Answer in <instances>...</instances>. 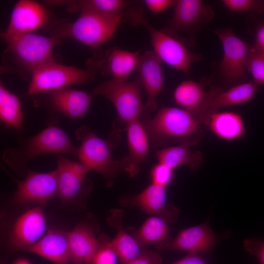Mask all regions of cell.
<instances>
[{
  "label": "cell",
  "instance_id": "cell-3",
  "mask_svg": "<svg viewBox=\"0 0 264 264\" xmlns=\"http://www.w3.org/2000/svg\"><path fill=\"white\" fill-rule=\"evenodd\" d=\"M75 146L61 128L50 124L37 134L28 137L21 136L17 147L4 151L2 159L16 172L24 174L30 161L39 156L51 154L78 156Z\"/></svg>",
  "mask_w": 264,
  "mask_h": 264
},
{
  "label": "cell",
  "instance_id": "cell-37",
  "mask_svg": "<svg viewBox=\"0 0 264 264\" xmlns=\"http://www.w3.org/2000/svg\"><path fill=\"white\" fill-rule=\"evenodd\" d=\"M176 0H145L144 3L152 12L158 13L175 5Z\"/></svg>",
  "mask_w": 264,
  "mask_h": 264
},
{
  "label": "cell",
  "instance_id": "cell-19",
  "mask_svg": "<svg viewBox=\"0 0 264 264\" xmlns=\"http://www.w3.org/2000/svg\"><path fill=\"white\" fill-rule=\"evenodd\" d=\"M140 56L138 52L114 47L108 50L102 59L94 61L99 72L103 75H110L113 80L126 82L130 75L136 70Z\"/></svg>",
  "mask_w": 264,
  "mask_h": 264
},
{
  "label": "cell",
  "instance_id": "cell-1",
  "mask_svg": "<svg viewBox=\"0 0 264 264\" xmlns=\"http://www.w3.org/2000/svg\"><path fill=\"white\" fill-rule=\"evenodd\" d=\"M142 122L153 148H163L173 143L194 146L202 136V123L182 108L162 107L153 118Z\"/></svg>",
  "mask_w": 264,
  "mask_h": 264
},
{
  "label": "cell",
  "instance_id": "cell-15",
  "mask_svg": "<svg viewBox=\"0 0 264 264\" xmlns=\"http://www.w3.org/2000/svg\"><path fill=\"white\" fill-rule=\"evenodd\" d=\"M218 240L208 221L180 231L174 239L158 248L184 251L188 253L207 252L213 248Z\"/></svg>",
  "mask_w": 264,
  "mask_h": 264
},
{
  "label": "cell",
  "instance_id": "cell-4",
  "mask_svg": "<svg viewBox=\"0 0 264 264\" xmlns=\"http://www.w3.org/2000/svg\"><path fill=\"white\" fill-rule=\"evenodd\" d=\"M75 135L80 141L77 157L90 171L100 174L111 185L113 179L123 169L120 159L115 160L112 151L119 144L120 136L118 130L113 127L107 139L97 135L86 126L78 128Z\"/></svg>",
  "mask_w": 264,
  "mask_h": 264
},
{
  "label": "cell",
  "instance_id": "cell-5",
  "mask_svg": "<svg viewBox=\"0 0 264 264\" xmlns=\"http://www.w3.org/2000/svg\"><path fill=\"white\" fill-rule=\"evenodd\" d=\"M80 12L75 21L59 24L53 36L60 40L73 39L96 49L112 37L124 19V16L110 17L88 10Z\"/></svg>",
  "mask_w": 264,
  "mask_h": 264
},
{
  "label": "cell",
  "instance_id": "cell-36",
  "mask_svg": "<svg viewBox=\"0 0 264 264\" xmlns=\"http://www.w3.org/2000/svg\"><path fill=\"white\" fill-rule=\"evenodd\" d=\"M162 259L159 253L154 251L146 250L135 259L125 264H161Z\"/></svg>",
  "mask_w": 264,
  "mask_h": 264
},
{
  "label": "cell",
  "instance_id": "cell-21",
  "mask_svg": "<svg viewBox=\"0 0 264 264\" xmlns=\"http://www.w3.org/2000/svg\"><path fill=\"white\" fill-rule=\"evenodd\" d=\"M166 188L152 183L132 201L145 212L157 216L167 222H172L177 218L179 210L172 204H166Z\"/></svg>",
  "mask_w": 264,
  "mask_h": 264
},
{
  "label": "cell",
  "instance_id": "cell-41",
  "mask_svg": "<svg viewBox=\"0 0 264 264\" xmlns=\"http://www.w3.org/2000/svg\"></svg>",
  "mask_w": 264,
  "mask_h": 264
},
{
  "label": "cell",
  "instance_id": "cell-14",
  "mask_svg": "<svg viewBox=\"0 0 264 264\" xmlns=\"http://www.w3.org/2000/svg\"><path fill=\"white\" fill-rule=\"evenodd\" d=\"M161 63L153 50H147L141 55L136 70L146 94L145 108L150 111L156 110L157 97L164 88Z\"/></svg>",
  "mask_w": 264,
  "mask_h": 264
},
{
  "label": "cell",
  "instance_id": "cell-17",
  "mask_svg": "<svg viewBox=\"0 0 264 264\" xmlns=\"http://www.w3.org/2000/svg\"><path fill=\"white\" fill-rule=\"evenodd\" d=\"M126 130L129 153L121 160L123 170L132 177L138 173L140 165L146 161L150 143L140 118L127 123Z\"/></svg>",
  "mask_w": 264,
  "mask_h": 264
},
{
  "label": "cell",
  "instance_id": "cell-20",
  "mask_svg": "<svg viewBox=\"0 0 264 264\" xmlns=\"http://www.w3.org/2000/svg\"><path fill=\"white\" fill-rule=\"evenodd\" d=\"M22 250L35 254L56 264H67L71 261L68 232L63 231H48L38 242Z\"/></svg>",
  "mask_w": 264,
  "mask_h": 264
},
{
  "label": "cell",
  "instance_id": "cell-24",
  "mask_svg": "<svg viewBox=\"0 0 264 264\" xmlns=\"http://www.w3.org/2000/svg\"><path fill=\"white\" fill-rule=\"evenodd\" d=\"M259 85L253 81L237 85L226 91L214 88L209 103V115L219 108L250 101Z\"/></svg>",
  "mask_w": 264,
  "mask_h": 264
},
{
  "label": "cell",
  "instance_id": "cell-29",
  "mask_svg": "<svg viewBox=\"0 0 264 264\" xmlns=\"http://www.w3.org/2000/svg\"><path fill=\"white\" fill-rule=\"evenodd\" d=\"M169 232L165 220L157 216L152 217L143 222L136 233L135 239L140 245L152 243L159 245L168 239Z\"/></svg>",
  "mask_w": 264,
  "mask_h": 264
},
{
  "label": "cell",
  "instance_id": "cell-9",
  "mask_svg": "<svg viewBox=\"0 0 264 264\" xmlns=\"http://www.w3.org/2000/svg\"><path fill=\"white\" fill-rule=\"evenodd\" d=\"M212 31L220 39L223 48L220 65V73L229 83L241 82L247 72V63L252 47L240 38L230 27Z\"/></svg>",
  "mask_w": 264,
  "mask_h": 264
},
{
  "label": "cell",
  "instance_id": "cell-10",
  "mask_svg": "<svg viewBox=\"0 0 264 264\" xmlns=\"http://www.w3.org/2000/svg\"><path fill=\"white\" fill-rule=\"evenodd\" d=\"M174 5L172 17L162 29L174 35L195 32L215 17L212 7L200 0H177Z\"/></svg>",
  "mask_w": 264,
  "mask_h": 264
},
{
  "label": "cell",
  "instance_id": "cell-39",
  "mask_svg": "<svg viewBox=\"0 0 264 264\" xmlns=\"http://www.w3.org/2000/svg\"><path fill=\"white\" fill-rule=\"evenodd\" d=\"M171 264H208L198 253H188L181 259Z\"/></svg>",
  "mask_w": 264,
  "mask_h": 264
},
{
  "label": "cell",
  "instance_id": "cell-25",
  "mask_svg": "<svg viewBox=\"0 0 264 264\" xmlns=\"http://www.w3.org/2000/svg\"><path fill=\"white\" fill-rule=\"evenodd\" d=\"M192 147L188 144H181L163 148L157 151L155 156L158 162L172 169L186 165L195 171L203 163V159L200 152L191 150Z\"/></svg>",
  "mask_w": 264,
  "mask_h": 264
},
{
  "label": "cell",
  "instance_id": "cell-8",
  "mask_svg": "<svg viewBox=\"0 0 264 264\" xmlns=\"http://www.w3.org/2000/svg\"><path fill=\"white\" fill-rule=\"evenodd\" d=\"M141 83L137 76L129 82H118L112 79L101 83L93 90L92 95H101L113 105L119 118L127 124L142 114Z\"/></svg>",
  "mask_w": 264,
  "mask_h": 264
},
{
  "label": "cell",
  "instance_id": "cell-18",
  "mask_svg": "<svg viewBox=\"0 0 264 264\" xmlns=\"http://www.w3.org/2000/svg\"><path fill=\"white\" fill-rule=\"evenodd\" d=\"M46 221L40 207L27 210L16 220L12 233V241L20 250L38 242L44 235Z\"/></svg>",
  "mask_w": 264,
  "mask_h": 264
},
{
  "label": "cell",
  "instance_id": "cell-33",
  "mask_svg": "<svg viewBox=\"0 0 264 264\" xmlns=\"http://www.w3.org/2000/svg\"><path fill=\"white\" fill-rule=\"evenodd\" d=\"M174 170L158 162L152 168L151 171L152 183L166 188L174 179Z\"/></svg>",
  "mask_w": 264,
  "mask_h": 264
},
{
  "label": "cell",
  "instance_id": "cell-6",
  "mask_svg": "<svg viewBox=\"0 0 264 264\" xmlns=\"http://www.w3.org/2000/svg\"><path fill=\"white\" fill-rule=\"evenodd\" d=\"M132 25H140L149 32L153 51L162 62L187 73L191 66L202 56L191 51L176 35L154 28L147 20L142 11L130 9L126 12Z\"/></svg>",
  "mask_w": 264,
  "mask_h": 264
},
{
  "label": "cell",
  "instance_id": "cell-40",
  "mask_svg": "<svg viewBox=\"0 0 264 264\" xmlns=\"http://www.w3.org/2000/svg\"><path fill=\"white\" fill-rule=\"evenodd\" d=\"M14 264H31L29 262L24 260L21 259L17 261Z\"/></svg>",
  "mask_w": 264,
  "mask_h": 264
},
{
  "label": "cell",
  "instance_id": "cell-32",
  "mask_svg": "<svg viewBox=\"0 0 264 264\" xmlns=\"http://www.w3.org/2000/svg\"><path fill=\"white\" fill-rule=\"evenodd\" d=\"M224 6L233 12H249L264 15V1L261 0H223Z\"/></svg>",
  "mask_w": 264,
  "mask_h": 264
},
{
  "label": "cell",
  "instance_id": "cell-31",
  "mask_svg": "<svg viewBox=\"0 0 264 264\" xmlns=\"http://www.w3.org/2000/svg\"><path fill=\"white\" fill-rule=\"evenodd\" d=\"M247 72L257 85H264V54L252 47L247 63Z\"/></svg>",
  "mask_w": 264,
  "mask_h": 264
},
{
  "label": "cell",
  "instance_id": "cell-22",
  "mask_svg": "<svg viewBox=\"0 0 264 264\" xmlns=\"http://www.w3.org/2000/svg\"><path fill=\"white\" fill-rule=\"evenodd\" d=\"M71 261L77 264H91L100 242L88 226L79 224L68 232Z\"/></svg>",
  "mask_w": 264,
  "mask_h": 264
},
{
  "label": "cell",
  "instance_id": "cell-30",
  "mask_svg": "<svg viewBox=\"0 0 264 264\" xmlns=\"http://www.w3.org/2000/svg\"><path fill=\"white\" fill-rule=\"evenodd\" d=\"M114 225L118 226V230L110 243L118 258L123 264H125L137 258L141 254L140 244L135 238L122 228L120 224L115 223Z\"/></svg>",
  "mask_w": 264,
  "mask_h": 264
},
{
  "label": "cell",
  "instance_id": "cell-16",
  "mask_svg": "<svg viewBox=\"0 0 264 264\" xmlns=\"http://www.w3.org/2000/svg\"><path fill=\"white\" fill-rule=\"evenodd\" d=\"M213 92V88L206 91L202 84L189 80L177 85L173 97L178 106L193 113L203 123L209 115L208 106Z\"/></svg>",
  "mask_w": 264,
  "mask_h": 264
},
{
  "label": "cell",
  "instance_id": "cell-34",
  "mask_svg": "<svg viewBox=\"0 0 264 264\" xmlns=\"http://www.w3.org/2000/svg\"><path fill=\"white\" fill-rule=\"evenodd\" d=\"M118 256L110 242L99 244L91 264H117Z\"/></svg>",
  "mask_w": 264,
  "mask_h": 264
},
{
  "label": "cell",
  "instance_id": "cell-35",
  "mask_svg": "<svg viewBox=\"0 0 264 264\" xmlns=\"http://www.w3.org/2000/svg\"><path fill=\"white\" fill-rule=\"evenodd\" d=\"M243 244L247 252L254 256L260 264H264V240L260 238L245 239Z\"/></svg>",
  "mask_w": 264,
  "mask_h": 264
},
{
  "label": "cell",
  "instance_id": "cell-11",
  "mask_svg": "<svg viewBox=\"0 0 264 264\" xmlns=\"http://www.w3.org/2000/svg\"><path fill=\"white\" fill-rule=\"evenodd\" d=\"M58 196L57 170L45 173L28 171L25 178L18 182L14 200L18 203L45 205Z\"/></svg>",
  "mask_w": 264,
  "mask_h": 264
},
{
  "label": "cell",
  "instance_id": "cell-2",
  "mask_svg": "<svg viewBox=\"0 0 264 264\" xmlns=\"http://www.w3.org/2000/svg\"><path fill=\"white\" fill-rule=\"evenodd\" d=\"M0 37L7 44L3 54V69L31 78L36 70L55 61L53 50L60 40L54 36L29 33L14 36L0 35Z\"/></svg>",
  "mask_w": 264,
  "mask_h": 264
},
{
  "label": "cell",
  "instance_id": "cell-26",
  "mask_svg": "<svg viewBox=\"0 0 264 264\" xmlns=\"http://www.w3.org/2000/svg\"><path fill=\"white\" fill-rule=\"evenodd\" d=\"M45 3L65 5L71 12L88 10L110 17L124 16L129 5L128 1L123 0H48Z\"/></svg>",
  "mask_w": 264,
  "mask_h": 264
},
{
  "label": "cell",
  "instance_id": "cell-12",
  "mask_svg": "<svg viewBox=\"0 0 264 264\" xmlns=\"http://www.w3.org/2000/svg\"><path fill=\"white\" fill-rule=\"evenodd\" d=\"M49 13L40 3L30 0H21L12 11L9 23L1 35L14 36L33 33L47 22Z\"/></svg>",
  "mask_w": 264,
  "mask_h": 264
},
{
  "label": "cell",
  "instance_id": "cell-7",
  "mask_svg": "<svg viewBox=\"0 0 264 264\" xmlns=\"http://www.w3.org/2000/svg\"><path fill=\"white\" fill-rule=\"evenodd\" d=\"M88 65L87 69H82L55 61L47 64L32 74L26 93L36 95L92 81L99 70L92 59L88 61Z\"/></svg>",
  "mask_w": 264,
  "mask_h": 264
},
{
  "label": "cell",
  "instance_id": "cell-23",
  "mask_svg": "<svg viewBox=\"0 0 264 264\" xmlns=\"http://www.w3.org/2000/svg\"><path fill=\"white\" fill-rule=\"evenodd\" d=\"M204 123L216 136L226 141L239 139L245 132L242 117L233 111H214L208 116Z\"/></svg>",
  "mask_w": 264,
  "mask_h": 264
},
{
  "label": "cell",
  "instance_id": "cell-28",
  "mask_svg": "<svg viewBox=\"0 0 264 264\" xmlns=\"http://www.w3.org/2000/svg\"><path fill=\"white\" fill-rule=\"evenodd\" d=\"M0 118L5 126L20 132L22 130L23 114L18 97L0 83Z\"/></svg>",
  "mask_w": 264,
  "mask_h": 264
},
{
  "label": "cell",
  "instance_id": "cell-27",
  "mask_svg": "<svg viewBox=\"0 0 264 264\" xmlns=\"http://www.w3.org/2000/svg\"><path fill=\"white\" fill-rule=\"evenodd\" d=\"M70 160L62 155H57L58 196L67 202L75 198L81 192L86 176L76 173L71 168Z\"/></svg>",
  "mask_w": 264,
  "mask_h": 264
},
{
  "label": "cell",
  "instance_id": "cell-38",
  "mask_svg": "<svg viewBox=\"0 0 264 264\" xmlns=\"http://www.w3.org/2000/svg\"><path fill=\"white\" fill-rule=\"evenodd\" d=\"M252 47L264 54V21L260 22L255 27Z\"/></svg>",
  "mask_w": 264,
  "mask_h": 264
},
{
  "label": "cell",
  "instance_id": "cell-13",
  "mask_svg": "<svg viewBox=\"0 0 264 264\" xmlns=\"http://www.w3.org/2000/svg\"><path fill=\"white\" fill-rule=\"evenodd\" d=\"M46 93V105L51 111L73 120L84 117L93 96L92 93L68 87Z\"/></svg>",
  "mask_w": 264,
  "mask_h": 264
}]
</instances>
